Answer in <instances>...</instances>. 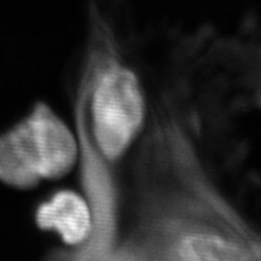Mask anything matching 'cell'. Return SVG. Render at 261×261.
Here are the masks:
<instances>
[{
  "label": "cell",
  "mask_w": 261,
  "mask_h": 261,
  "mask_svg": "<svg viewBox=\"0 0 261 261\" xmlns=\"http://www.w3.org/2000/svg\"><path fill=\"white\" fill-rule=\"evenodd\" d=\"M35 223L41 230L55 231L60 234L67 247L60 252L81 247L92 231V215L86 198L71 190L55 192L48 200L39 204Z\"/></svg>",
  "instance_id": "3"
},
{
  "label": "cell",
  "mask_w": 261,
  "mask_h": 261,
  "mask_svg": "<svg viewBox=\"0 0 261 261\" xmlns=\"http://www.w3.org/2000/svg\"><path fill=\"white\" fill-rule=\"evenodd\" d=\"M0 180L19 190L41 181L24 120L0 136Z\"/></svg>",
  "instance_id": "4"
},
{
  "label": "cell",
  "mask_w": 261,
  "mask_h": 261,
  "mask_svg": "<svg viewBox=\"0 0 261 261\" xmlns=\"http://www.w3.org/2000/svg\"><path fill=\"white\" fill-rule=\"evenodd\" d=\"M138 55L144 123L117 175L135 260H261V28L169 31Z\"/></svg>",
  "instance_id": "1"
},
{
  "label": "cell",
  "mask_w": 261,
  "mask_h": 261,
  "mask_svg": "<svg viewBox=\"0 0 261 261\" xmlns=\"http://www.w3.org/2000/svg\"><path fill=\"white\" fill-rule=\"evenodd\" d=\"M24 121L41 180L67 175L79 159L76 135L44 102L37 103Z\"/></svg>",
  "instance_id": "2"
}]
</instances>
